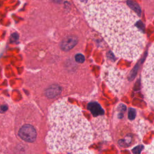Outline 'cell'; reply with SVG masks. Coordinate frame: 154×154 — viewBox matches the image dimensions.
Here are the masks:
<instances>
[{
	"instance_id": "1",
	"label": "cell",
	"mask_w": 154,
	"mask_h": 154,
	"mask_svg": "<svg viewBox=\"0 0 154 154\" xmlns=\"http://www.w3.org/2000/svg\"><path fill=\"white\" fill-rule=\"evenodd\" d=\"M88 23L97 31L114 54L136 61L146 45L139 16L122 2L86 8L82 10Z\"/></svg>"
},
{
	"instance_id": "2",
	"label": "cell",
	"mask_w": 154,
	"mask_h": 154,
	"mask_svg": "<svg viewBox=\"0 0 154 154\" xmlns=\"http://www.w3.org/2000/svg\"><path fill=\"white\" fill-rule=\"evenodd\" d=\"M48 149L54 153H86L93 139L88 121L77 106L65 99L52 105L49 112Z\"/></svg>"
},
{
	"instance_id": "3",
	"label": "cell",
	"mask_w": 154,
	"mask_h": 154,
	"mask_svg": "<svg viewBox=\"0 0 154 154\" xmlns=\"http://www.w3.org/2000/svg\"><path fill=\"white\" fill-rule=\"evenodd\" d=\"M141 81L145 97L154 107V43L150 47L144 64Z\"/></svg>"
},
{
	"instance_id": "4",
	"label": "cell",
	"mask_w": 154,
	"mask_h": 154,
	"mask_svg": "<svg viewBox=\"0 0 154 154\" xmlns=\"http://www.w3.org/2000/svg\"><path fill=\"white\" fill-rule=\"evenodd\" d=\"M125 76V73L113 68L111 72H108L107 81L109 86L114 91H119L120 88Z\"/></svg>"
},
{
	"instance_id": "5",
	"label": "cell",
	"mask_w": 154,
	"mask_h": 154,
	"mask_svg": "<svg viewBox=\"0 0 154 154\" xmlns=\"http://www.w3.org/2000/svg\"><path fill=\"white\" fill-rule=\"evenodd\" d=\"M82 10L89 7L112 5L122 2L123 0H76Z\"/></svg>"
},
{
	"instance_id": "6",
	"label": "cell",
	"mask_w": 154,
	"mask_h": 154,
	"mask_svg": "<svg viewBox=\"0 0 154 154\" xmlns=\"http://www.w3.org/2000/svg\"><path fill=\"white\" fill-rule=\"evenodd\" d=\"M19 137L26 142H33L37 136L36 131L34 127L31 125H25L22 126L19 131Z\"/></svg>"
},
{
	"instance_id": "7",
	"label": "cell",
	"mask_w": 154,
	"mask_h": 154,
	"mask_svg": "<svg viewBox=\"0 0 154 154\" xmlns=\"http://www.w3.org/2000/svg\"><path fill=\"white\" fill-rule=\"evenodd\" d=\"M77 38L74 36H69L65 38L61 42V47L64 51H69L72 49L77 43Z\"/></svg>"
},
{
	"instance_id": "8",
	"label": "cell",
	"mask_w": 154,
	"mask_h": 154,
	"mask_svg": "<svg viewBox=\"0 0 154 154\" xmlns=\"http://www.w3.org/2000/svg\"><path fill=\"white\" fill-rule=\"evenodd\" d=\"M88 109L94 116L102 115L104 113L101 106L97 102H91L88 105Z\"/></svg>"
},
{
	"instance_id": "9",
	"label": "cell",
	"mask_w": 154,
	"mask_h": 154,
	"mask_svg": "<svg viewBox=\"0 0 154 154\" xmlns=\"http://www.w3.org/2000/svg\"><path fill=\"white\" fill-rule=\"evenodd\" d=\"M127 5L132 9L136 13H137V14L138 16L140 15L141 14V9L139 7V5L135 2L131 1V0H128L127 2Z\"/></svg>"
},
{
	"instance_id": "10",
	"label": "cell",
	"mask_w": 154,
	"mask_h": 154,
	"mask_svg": "<svg viewBox=\"0 0 154 154\" xmlns=\"http://www.w3.org/2000/svg\"><path fill=\"white\" fill-rule=\"evenodd\" d=\"M60 92V90L58 87H52L47 91L46 94L49 97H55V96L58 94Z\"/></svg>"
},
{
	"instance_id": "11",
	"label": "cell",
	"mask_w": 154,
	"mask_h": 154,
	"mask_svg": "<svg viewBox=\"0 0 154 154\" xmlns=\"http://www.w3.org/2000/svg\"><path fill=\"white\" fill-rule=\"evenodd\" d=\"M144 153H154V138L152 141L151 143L146 147L144 149Z\"/></svg>"
},
{
	"instance_id": "12",
	"label": "cell",
	"mask_w": 154,
	"mask_h": 154,
	"mask_svg": "<svg viewBox=\"0 0 154 154\" xmlns=\"http://www.w3.org/2000/svg\"><path fill=\"white\" fill-rule=\"evenodd\" d=\"M135 115H136V112L135 110L133 108H129V111H128V118L129 119L132 120L135 119Z\"/></svg>"
},
{
	"instance_id": "13",
	"label": "cell",
	"mask_w": 154,
	"mask_h": 154,
	"mask_svg": "<svg viewBox=\"0 0 154 154\" xmlns=\"http://www.w3.org/2000/svg\"><path fill=\"white\" fill-rule=\"evenodd\" d=\"M75 60L77 63H82L85 60V57L84 56L81 54H78L77 55H76L75 56Z\"/></svg>"
},
{
	"instance_id": "14",
	"label": "cell",
	"mask_w": 154,
	"mask_h": 154,
	"mask_svg": "<svg viewBox=\"0 0 154 154\" xmlns=\"http://www.w3.org/2000/svg\"><path fill=\"white\" fill-rule=\"evenodd\" d=\"M143 148V146L139 145L132 149V152L134 153H141Z\"/></svg>"
},
{
	"instance_id": "15",
	"label": "cell",
	"mask_w": 154,
	"mask_h": 154,
	"mask_svg": "<svg viewBox=\"0 0 154 154\" xmlns=\"http://www.w3.org/2000/svg\"><path fill=\"white\" fill-rule=\"evenodd\" d=\"M18 38V35L17 34H13L12 35H11V38H10V40H11V41L12 42V41H15V40H16Z\"/></svg>"
},
{
	"instance_id": "16",
	"label": "cell",
	"mask_w": 154,
	"mask_h": 154,
	"mask_svg": "<svg viewBox=\"0 0 154 154\" xmlns=\"http://www.w3.org/2000/svg\"><path fill=\"white\" fill-rule=\"evenodd\" d=\"M7 109V108L6 106H1V111H2V112L5 111V110H6Z\"/></svg>"
}]
</instances>
